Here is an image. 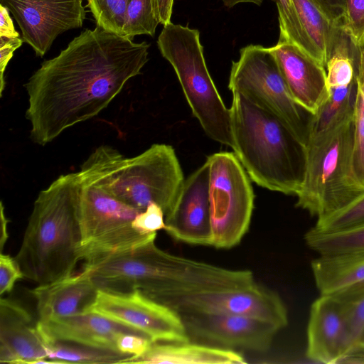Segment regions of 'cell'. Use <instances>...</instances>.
<instances>
[{
	"mask_svg": "<svg viewBox=\"0 0 364 364\" xmlns=\"http://www.w3.org/2000/svg\"><path fill=\"white\" fill-rule=\"evenodd\" d=\"M149 44L97 26L45 60L24 84L30 137L45 146L71 127L101 112L127 82L141 74Z\"/></svg>",
	"mask_w": 364,
	"mask_h": 364,
	"instance_id": "obj_1",
	"label": "cell"
},
{
	"mask_svg": "<svg viewBox=\"0 0 364 364\" xmlns=\"http://www.w3.org/2000/svg\"><path fill=\"white\" fill-rule=\"evenodd\" d=\"M79 171L60 175L38 193L15 259L38 285L73 274L81 245Z\"/></svg>",
	"mask_w": 364,
	"mask_h": 364,
	"instance_id": "obj_2",
	"label": "cell"
},
{
	"mask_svg": "<svg viewBox=\"0 0 364 364\" xmlns=\"http://www.w3.org/2000/svg\"><path fill=\"white\" fill-rule=\"evenodd\" d=\"M233 151L258 186L296 196L306 173V148L276 115L238 92L230 107Z\"/></svg>",
	"mask_w": 364,
	"mask_h": 364,
	"instance_id": "obj_3",
	"label": "cell"
},
{
	"mask_svg": "<svg viewBox=\"0 0 364 364\" xmlns=\"http://www.w3.org/2000/svg\"><path fill=\"white\" fill-rule=\"evenodd\" d=\"M106 191L141 211L159 205L165 217L171 211L185 181L174 149L154 144L142 153L126 157L101 145L81 165Z\"/></svg>",
	"mask_w": 364,
	"mask_h": 364,
	"instance_id": "obj_4",
	"label": "cell"
},
{
	"mask_svg": "<svg viewBox=\"0 0 364 364\" xmlns=\"http://www.w3.org/2000/svg\"><path fill=\"white\" fill-rule=\"evenodd\" d=\"M306 148V173L296 195L297 207L321 219L364 193L353 168V119L309 139Z\"/></svg>",
	"mask_w": 364,
	"mask_h": 364,
	"instance_id": "obj_5",
	"label": "cell"
},
{
	"mask_svg": "<svg viewBox=\"0 0 364 364\" xmlns=\"http://www.w3.org/2000/svg\"><path fill=\"white\" fill-rule=\"evenodd\" d=\"M157 45L175 70L193 114L205 134L232 149L230 109L208 72L199 31L171 22L164 26Z\"/></svg>",
	"mask_w": 364,
	"mask_h": 364,
	"instance_id": "obj_6",
	"label": "cell"
},
{
	"mask_svg": "<svg viewBox=\"0 0 364 364\" xmlns=\"http://www.w3.org/2000/svg\"><path fill=\"white\" fill-rule=\"evenodd\" d=\"M80 175V260L89 262L154 240L132 227L141 210L119 200L84 170Z\"/></svg>",
	"mask_w": 364,
	"mask_h": 364,
	"instance_id": "obj_7",
	"label": "cell"
},
{
	"mask_svg": "<svg viewBox=\"0 0 364 364\" xmlns=\"http://www.w3.org/2000/svg\"><path fill=\"white\" fill-rule=\"evenodd\" d=\"M228 88L276 115L306 146L312 114L292 97L269 48H242L232 63Z\"/></svg>",
	"mask_w": 364,
	"mask_h": 364,
	"instance_id": "obj_8",
	"label": "cell"
},
{
	"mask_svg": "<svg viewBox=\"0 0 364 364\" xmlns=\"http://www.w3.org/2000/svg\"><path fill=\"white\" fill-rule=\"evenodd\" d=\"M212 246L228 249L238 245L247 232L255 195L250 177L232 152L208 157Z\"/></svg>",
	"mask_w": 364,
	"mask_h": 364,
	"instance_id": "obj_9",
	"label": "cell"
},
{
	"mask_svg": "<svg viewBox=\"0 0 364 364\" xmlns=\"http://www.w3.org/2000/svg\"><path fill=\"white\" fill-rule=\"evenodd\" d=\"M90 311L132 327L147 336L153 342L190 341L180 314L139 290L127 293L99 290Z\"/></svg>",
	"mask_w": 364,
	"mask_h": 364,
	"instance_id": "obj_10",
	"label": "cell"
},
{
	"mask_svg": "<svg viewBox=\"0 0 364 364\" xmlns=\"http://www.w3.org/2000/svg\"><path fill=\"white\" fill-rule=\"evenodd\" d=\"M167 306L178 313L198 311L252 317L270 322L280 329L288 324L287 310L280 296L257 283L186 296L172 300Z\"/></svg>",
	"mask_w": 364,
	"mask_h": 364,
	"instance_id": "obj_11",
	"label": "cell"
},
{
	"mask_svg": "<svg viewBox=\"0 0 364 364\" xmlns=\"http://www.w3.org/2000/svg\"><path fill=\"white\" fill-rule=\"evenodd\" d=\"M17 22L23 42L43 57L57 36L80 28L85 19L82 0H0Z\"/></svg>",
	"mask_w": 364,
	"mask_h": 364,
	"instance_id": "obj_12",
	"label": "cell"
},
{
	"mask_svg": "<svg viewBox=\"0 0 364 364\" xmlns=\"http://www.w3.org/2000/svg\"><path fill=\"white\" fill-rule=\"evenodd\" d=\"M179 314L189 336L225 348L265 351L281 330L270 322L245 316L198 311Z\"/></svg>",
	"mask_w": 364,
	"mask_h": 364,
	"instance_id": "obj_13",
	"label": "cell"
},
{
	"mask_svg": "<svg viewBox=\"0 0 364 364\" xmlns=\"http://www.w3.org/2000/svg\"><path fill=\"white\" fill-rule=\"evenodd\" d=\"M356 343L343 300L321 295L310 309L306 352L308 358L325 364L341 363Z\"/></svg>",
	"mask_w": 364,
	"mask_h": 364,
	"instance_id": "obj_14",
	"label": "cell"
},
{
	"mask_svg": "<svg viewBox=\"0 0 364 364\" xmlns=\"http://www.w3.org/2000/svg\"><path fill=\"white\" fill-rule=\"evenodd\" d=\"M209 180L207 161L185 180L173 208L165 217L164 230L175 240L212 246Z\"/></svg>",
	"mask_w": 364,
	"mask_h": 364,
	"instance_id": "obj_15",
	"label": "cell"
},
{
	"mask_svg": "<svg viewBox=\"0 0 364 364\" xmlns=\"http://www.w3.org/2000/svg\"><path fill=\"white\" fill-rule=\"evenodd\" d=\"M294 100L305 110L315 114L330 91L326 68L295 44L279 38L269 48Z\"/></svg>",
	"mask_w": 364,
	"mask_h": 364,
	"instance_id": "obj_16",
	"label": "cell"
},
{
	"mask_svg": "<svg viewBox=\"0 0 364 364\" xmlns=\"http://www.w3.org/2000/svg\"><path fill=\"white\" fill-rule=\"evenodd\" d=\"M37 323L20 303L1 296V363H45L48 354Z\"/></svg>",
	"mask_w": 364,
	"mask_h": 364,
	"instance_id": "obj_17",
	"label": "cell"
},
{
	"mask_svg": "<svg viewBox=\"0 0 364 364\" xmlns=\"http://www.w3.org/2000/svg\"><path fill=\"white\" fill-rule=\"evenodd\" d=\"M37 326L43 341H71L115 351L116 341L120 334L143 333L93 311L38 321Z\"/></svg>",
	"mask_w": 364,
	"mask_h": 364,
	"instance_id": "obj_18",
	"label": "cell"
},
{
	"mask_svg": "<svg viewBox=\"0 0 364 364\" xmlns=\"http://www.w3.org/2000/svg\"><path fill=\"white\" fill-rule=\"evenodd\" d=\"M99 289L85 272L38 285L30 291L36 301L38 321H46L87 312Z\"/></svg>",
	"mask_w": 364,
	"mask_h": 364,
	"instance_id": "obj_19",
	"label": "cell"
},
{
	"mask_svg": "<svg viewBox=\"0 0 364 364\" xmlns=\"http://www.w3.org/2000/svg\"><path fill=\"white\" fill-rule=\"evenodd\" d=\"M311 267L321 295L349 298L364 291V252L319 255Z\"/></svg>",
	"mask_w": 364,
	"mask_h": 364,
	"instance_id": "obj_20",
	"label": "cell"
},
{
	"mask_svg": "<svg viewBox=\"0 0 364 364\" xmlns=\"http://www.w3.org/2000/svg\"><path fill=\"white\" fill-rule=\"evenodd\" d=\"M245 358L230 349L202 344L153 342L142 355L131 357L124 363L242 364Z\"/></svg>",
	"mask_w": 364,
	"mask_h": 364,
	"instance_id": "obj_21",
	"label": "cell"
},
{
	"mask_svg": "<svg viewBox=\"0 0 364 364\" xmlns=\"http://www.w3.org/2000/svg\"><path fill=\"white\" fill-rule=\"evenodd\" d=\"M304 29L316 52V59L325 68L342 28L310 0H293Z\"/></svg>",
	"mask_w": 364,
	"mask_h": 364,
	"instance_id": "obj_22",
	"label": "cell"
},
{
	"mask_svg": "<svg viewBox=\"0 0 364 364\" xmlns=\"http://www.w3.org/2000/svg\"><path fill=\"white\" fill-rule=\"evenodd\" d=\"M329 91L328 97L312 115L308 141L353 119L357 95L356 79L348 85L331 88Z\"/></svg>",
	"mask_w": 364,
	"mask_h": 364,
	"instance_id": "obj_23",
	"label": "cell"
},
{
	"mask_svg": "<svg viewBox=\"0 0 364 364\" xmlns=\"http://www.w3.org/2000/svg\"><path fill=\"white\" fill-rule=\"evenodd\" d=\"M48 358L45 363L110 364L124 363L132 356L118 351L76 342L45 341Z\"/></svg>",
	"mask_w": 364,
	"mask_h": 364,
	"instance_id": "obj_24",
	"label": "cell"
},
{
	"mask_svg": "<svg viewBox=\"0 0 364 364\" xmlns=\"http://www.w3.org/2000/svg\"><path fill=\"white\" fill-rule=\"evenodd\" d=\"M360 50L341 28L326 65L328 89L348 85L356 79Z\"/></svg>",
	"mask_w": 364,
	"mask_h": 364,
	"instance_id": "obj_25",
	"label": "cell"
},
{
	"mask_svg": "<svg viewBox=\"0 0 364 364\" xmlns=\"http://www.w3.org/2000/svg\"><path fill=\"white\" fill-rule=\"evenodd\" d=\"M304 240L319 255L364 252V225L335 232L312 228L305 234Z\"/></svg>",
	"mask_w": 364,
	"mask_h": 364,
	"instance_id": "obj_26",
	"label": "cell"
},
{
	"mask_svg": "<svg viewBox=\"0 0 364 364\" xmlns=\"http://www.w3.org/2000/svg\"><path fill=\"white\" fill-rule=\"evenodd\" d=\"M356 82L357 95L353 117V168L357 180L364 187V48L360 50Z\"/></svg>",
	"mask_w": 364,
	"mask_h": 364,
	"instance_id": "obj_27",
	"label": "cell"
},
{
	"mask_svg": "<svg viewBox=\"0 0 364 364\" xmlns=\"http://www.w3.org/2000/svg\"><path fill=\"white\" fill-rule=\"evenodd\" d=\"M272 1L276 3L278 9L279 39L295 44L317 60L316 52L304 29L293 0Z\"/></svg>",
	"mask_w": 364,
	"mask_h": 364,
	"instance_id": "obj_28",
	"label": "cell"
},
{
	"mask_svg": "<svg viewBox=\"0 0 364 364\" xmlns=\"http://www.w3.org/2000/svg\"><path fill=\"white\" fill-rule=\"evenodd\" d=\"M129 0H87V7L96 21L97 26L124 36V25Z\"/></svg>",
	"mask_w": 364,
	"mask_h": 364,
	"instance_id": "obj_29",
	"label": "cell"
},
{
	"mask_svg": "<svg viewBox=\"0 0 364 364\" xmlns=\"http://www.w3.org/2000/svg\"><path fill=\"white\" fill-rule=\"evenodd\" d=\"M159 21L152 0H129L124 25V35L132 39L138 35L154 36Z\"/></svg>",
	"mask_w": 364,
	"mask_h": 364,
	"instance_id": "obj_30",
	"label": "cell"
},
{
	"mask_svg": "<svg viewBox=\"0 0 364 364\" xmlns=\"http://www.w3.org/2000/svg\"><path fill=\"white\" fill-rule=\"evenodd\" d=\"M364 225V193L341 210L317 219L314 230L335 232Z\"/></svg>",
	"mask_w": 364,
	"mask_h": 364,
	"instance_id": "obj_31",
	"label": "cell"
},
{
	"mask_svg": "<svg viewBox=\"0 0 364 364\" xmlns=\"http://www.w3.org/2000/svg\"><path fill=\"white\" fill-rule=\"evenodd\" d=\"M341 26L355 47L364 48V0H346Z\"/></svg>",
	"mask_w": 364,
	"mask_h": 364,
	"instance_id": "obj_32",
	"label": "cell"
},
{
	"mask_svg": "<svg viewBox=\"0 0 364 364\" xmlns=\"http://www.w3.org/2000/svg\"><path fill=\"white\" fill-rule=\"evenodd\" d=\"M132 227L144 235L156 233L165 230V214L162 208L156 203L149 205L139 213L132 222Z\"/></svg>",
	"mask_w": 364,
	"mask_h": 364,
	"instance_id": "obj_33",
	"label": "cell"
},
{
	"mask_svg": "<svg viewBox=\"0 0 364 364\" xmlns=\"http://www.w3.org/2000/svg\"><path fill=\"white\" fill-rule=\"evenodd\" d=\"M341 299L344 301L350 326L358 342L364 333V291L352 297Z\"/></svg>",
	"mask_w": 364,
	"mask_h": 364,
	"instance_id": "obj_34",
	"label": "cell"
},
{
	"mask_svg": "<svg viewBox=\"0 0 364 364\" xmlns=\"http://www.w3.org/2000/svg\"><path fill=\"white\" fill-rule=\"evenodd\" d=\"M24 277L23 272L15 259L9 255L0 254V294L11 292L15 283Z\"/></svg>",
	"mask_w": 364,
	"mask_h": 364,
	"instance_id": "obj_35",
	"label": "cell"
},
{
	"mask_svg": "<svg viewBox=\"0 0 364 364\" xmlns=\"http://www.w3.org/2000/svg\"><path fill=\"white\" fill-rule=\"evenodd\" d=\"M153 341L146 335L138 333H124L116 341V348L119 353L136 357L142 355Z\"/></svg>",
	"mask_w": 364,
	"mask_h": 364,
	"instance_id": "obj_36",
	"label": "cell"
},
{
	"mask_svg": "<svg viewBox=\"0 0 364 364\" xmlns=\"http://www.w3.org/2000/svg\"><path fill=\"white\" fill-rule=\"evenodd\" d=\"M23 41L19 37L7 38L0 36V96L3 95V91L6 86L4 80V71L8 63L11 59L14 52L18 48Z\"/></svg>",
	"mask_w": 364,
	"mask_h": 364,
	"instance_id": "obj_37",
	"label": "cell"
},
{
	"mask_svg": "<svg viewBox=\"0 0 364 364\" xmlns=\"http://www.w3.org/2000/svg\"><path fill=\"white\" fill-rule=\"evenodd\" d=\"M331 19L342 23L346 0H310Z\"/></svg>",
	"mask_w": 364,
	"mask_h": 364,
	"instance_id": "obj_38",
	"label": "cell"
},
{
	"mask_svg": "<svg viewBox=\"0 0 364 364\" xmlns=\"http://www.w3.org/2000/svg\"><path fill=\"white\" fill-rule=\"evenodd\" d=\"M152 4L159 23L164 26L171 23L173 0H152Z\"/></svg>",
	"mask_w": 364,
	"mask_h": 364,
	"instance_id": "obj_39",
	"label": "cell"
},
{
	"mask_svg": "<svg viewBox=\"0 0 364 364\" xmlns=\"http://www.w3.org/2000/svg\"><path fill=\"white\" fill-rule=\"evenodd\" d=\"M9 12L7 8L0 4V36L7 38L19 37V33L15 30Z\"/></svg>",
	"mask_w": 364,
	"mask_h": 364,
	"instance_id": "obj_40",
	"label": "cell"
},
{
	"mask_svg": "<svg viewBox=\"0 0 364 364\" xmlns=\"http://www.w3.org/2000/svg\"><path fill=\"white\" fill-rule=\"evenodd\" d=\"M1 236H0V250L3 252L4 247L8 240L9 235L7 231V225L9 220L6 216L4 211V206L2 202H1Z\"/></svg>",
	"mask_w": 364,
	"mask_h": 364,
	"instance_id": "obj_41",
	"label": "cell"
},
{
	"mask_svg": "<svg viewBox=\"0 0 364 364\" xmlns=\"http://www.w3.org/2000/svg\"><path fill=\"white\" fill-rule=\"evenodd\" d=\"M228 8H232L239 4L250 3L259 6L264 0H220Z\"/></svg>",
	"mask_w": 364,
	"mask_h": 364,
	"instance_id": "obj_42",
	"label": "cell"
},
{
	"mask_svg": "<svg viewBox=\"0 0 364 364\" xmlns=\"http://www.w3.org/2000/svg\"><path fill=\"white\" fill-rule=\"evenodd\" d=\"M358 343L364 348V333L361 336V337H360V340L358 341Z\"/></svg>",
	"mask_w": 364,
	"mask_h": 364,
	"instance_id": "obj_43",
	"label": "cell"
}]
</instances>
